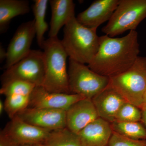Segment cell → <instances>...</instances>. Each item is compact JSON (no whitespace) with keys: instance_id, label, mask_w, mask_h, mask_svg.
Instances as JSON below:
<instances>
[{"instance_id":"cell-1","label":"cell","mask_w":146,"mask_h":146,"mask_svg":"<svg viewBox=\"0 0 146 146\" xmlns=\"http://www.w3.org/2000/svg\"><path fill=\"white\" fill-rule=\"evenodd\" d=\"M140 52L138 33L131 31L119 38L100 36L96 54L88 66L95 72L111 78L125 72L134 64Z\"/></svg>"},{"instance_id":"cell-2","label":"cell","mask_w":146,"mask_h":146,"mask_svg":"<svg viewBox=\"0 0 146 146\" xmlns=\"http://www.w3.org/2000/svg\"><path fill=\"white\" fill-rule=\"evenodd\" d=\"M96 28H91L80 24L76 16L64 27L63 48L69 58L89 64L96 54L100 44Z\"/></svg>"},{"instance_id":"cell-3","label":"cell","mask_w":146,"mask_h":146,"mask_svg":"<svg viewBox=\"0 0 146 146\" xmlns=\"http://www.w3.org/2000/svg\"><path fill=\"white\" fill-rule=\"evenodd\" d=\"M43 49L45 72L42 87L52 93L70 94L67 69L68 56L61 40L58 36L49 37Z\"/></svg>"},{"instance_id":"cell-4","label":"cell","mask_w":146,"mask_h":146,"mask_svg":"<svg viewBox=\"0 0 146 146\" xmlns=\"http://www.w3.org/2000/svg\"><path fill=\"white\" fill-rule=\"evenodd\" d=\"M108 85L126 101L141 109L146 89V56H138L130 68L110 78Z\"/></svg>"},{"instance_id":"cell-5","label":"cell","mask_w":146,"mask_h":146,"mask_svg":"<svg viewBox=\"0 0 146 146\" xmlns=\"http://www.w3.org/2000/svg\"><path fill=\"white\" fill-rule=\"evenodd\" d=\"M146 18V0H121L102 31L114 37L129 31H136Z\"/></svg>"},{"instance_id":"cell-6","label":"cell","mask_w":146,"mask_h":146,"mask_svg":"<svg viewBox=\"0 0 146 146\" xmlns=\"http://www.w3.org/2000/svg\"><path fill=\"white\" fill-rule=\"evenodd\" d=\"M70 94L92 99L108 86L110 78L99 74L85 64L69 58L68 69Z\"/></svg>"},{"instance_id":"cell-7","label":"cell","mask_w":146,"mask_h":146,"mask_svg":"<svg viewBox=\"0 0 146 146\" xmlns=\"http://www.w3.org/2000/svg\"><path fill=\"white\" fill-rule=\"evenodd\" d=\"M44 56L40 50H31L28 54L6 69L1 76L2 84L13 80H20L42 86L45 77Z\"/></svg>"},{"instance_id":"cell-8","label":"cell","mask_w":146,"mask_h":146,"mask_svg":"<svg viewBox=\"0 0 146 146\" xmlns=\"http://www.w3.org/2000/svg\"><path fill=\"white\" fill-rule=\"evenodd\" d=\"M36 35L34 20L23 23L18 27L6 50L5 69L10 68L28 54Z\"/></svg>"},{"instance_id":"cell-9","label":"cell","mask_w":146,"mask_h":146,"mask_svg":"<svg viewBox=\"0 0 146 146\" xmlns=\"http://www.w3.org/2000/svg\"><path fill=\"white\" fill-rule=\"evenodd\" d=\"M16 116L32 125L51 131L66 127V111L62 110L27 108Z\"/></svg>"},{"instance_id":"cell-10","label":"cell","mask_w":146,"mask_h":146,"mask_svg":"<svg viewBox=\"0 0 146 146\" xmlns=\"http://www.w3.org/2000/svg\"><path fill=\"white\" fill-rule=\"evenodd\" d=\"M1 131L21 145L44 143L51 131L32 125L16 116L7 124Z\"/></svg>"},{"instance_id":"cell-11","label":"cell","mask_w":146,"mask_h":146,"mask_svg":"<svg viewBox=\"0 0 146 146\" xmlns=\"http://www.w3.org/2000/svg\"><path fill=\"white\" fill-rule=\"evenodd\" d=\"M84 97L72 94L52 93L42 86H36L30 96L28 108H45L67 110L72 105Z\"/></svg>"},{"instance_id":"cell-12","label":"cell","mask_w":146,"mask_h":146,"mask_svg":"<svg viewBox=\"0 0 146 146\" xmlns=\"http://www.w3.org/2000/svg\"><path fill=\"white\" fill-rule=\"evenodd\" d=\"M98 118L92 100L83 99L72 105L66 110V127L78 134Z\"/></svg>"},{"instance_id":"cell-13","label":"cell","mask_w":146,"mask_h":146,"mask_svg":"<svg viewBox=\"0 0 146 146\" xmlns=\"http://www.w3.org/2000/svg\"><path fill=\"white\" fill-rule=\"evenodd\" d=\"M121 0H96L80 13L77 20L84 26L98 29L102 24L108 21Z\"/></svg>"},{"instance_id":"cell-14","label":"cell","mask_w":146,"mask_h":146,"mask_svg":"<svg viewBox=\"0 0 146 146\" xmlns=\"http://www.w3.org/2000/svg\"><path fill=\"white\" fill-rule=\"evenodd\" d=\"M99 118L114 122L120 108L127 102L109 85L92 99Z\"/></svg>"},{"instance_id":"cell-15","label":"cell","mask_w":146,"mask_h":146,"mask_svg":"<svg viewBox=\"0 0 146 146\" xmlns=\"http://www.w3.org/2000/svg\"><path fill=\"white\" fill-rule=\"evenodd\" d=\"M112 133L111 123L98 118L77 134L82 146H107Z\"/></svg>"},{"instance_id":"cell-16","label":"cell","mask_w":146,"mask_h":146,"mask_svg":"<svg viewBox=\"0 0 146 146\" xmlns=\"http://www.w3.org/2000/svg\"><path fill=\"white\" fill-rule=\"evenodd\" d=\"M49 3L52 16L48 36L56 37L60 29L75 16V4L72 0H50Z\"/></svg>"},{"instance_id":"cell-17","label":"cell","mask_w":146,"mask_h":146,"mask_svg":"<svg viewBox=\"0 0 146 146\" xmlns=\"http://www.w3.org/2000/svg\"><path fill=\"white\" fill-rule=\"evenodd\" d=\"M30 10L29 3L26 0H1V33L7 31L11 19L16 16L27 14Z\"/></svg>"},{"instance_id":"cell-18","label":"cell","mask_w":146,"mask_h":146,"mask_svg":"<svg viewBox=\"0 0 146 146\" xmlns=\"http://www.w3.org/2000/svg\"><path fill=\"white\" fill-rule=\"evenodd\" d=\"M48 1V0H35L33 6L36 40L38 46L42 49L43 48L46 41L44 35L48 29V25L45 20Z\"/></svg>"},{"instance_id":"cell-19","label":"cell","mask_w":146,"mask_h":146,"mask_svg":"<svg viewBox=\"0 0 146 146\" xmlns=\"http://www.w3.org/2000/svg\"><path fill=\"white\" fill-rule=\"evenodd\" d=\"M111 125L113 132L134 140H146V128L141 121H115Z\"/></svg>"},{"instance_id":"cell-20","label":"cell","mask_w":146,"mask_h":146,"mask_svg":"<svg viewBox=\"0 0 146 146\" xmlns=\"http://www.w3.org/2000/svg\"><path fill=\"white\" fill-rule=\"evenodd\" d=\"M44 143L48 146H82L78 135L67 127L51 131Z\"/></svg>"},{"instance_id":"cell-21","label":"cell","mask_w":146,"mask_h":146,"mask_svg":"<svg viewBox=\"0 0 146 146\" xmlns=\"http://www.w3.org/2000/svg\"><path fill=\"white\" fill-rule=\"evenodd\" d=\"M36 86L26 82L13 80L2 84L0 94L6 97L15 95L30 96Z\"/></svg>"},{"instance_id":"cell-22","label":"cell","mask_w":146,"mask_h":146,"mask_svg":"<svg viewBox=\"0 0 146 146\" xmlns=\"http://www.w3.org/2000/svg\"><path fill=\"white\" fill-rule=\"evenodd\" d=\"M29 101L30 96L15 95L6 97L4 102L5 111L11 119L29 107Z\"/></svg>"},{"instance_id":"cell-23","label":"cell","mask_w":146,"mask_h":146,"mask_svg":"<svg viewBox=\"0 0 146 146\" xmlns=\"http://www.w3.org/2000/svg\"><path fill=\"white\" fill-rule=\"evenodd\" d=\"M142 111L136 106L126 102L120 108L116 116L115 121L133 122L141 121Z\"/></svg>"},{"instance_id":"cell-24","label":"cell","mask_w":146,"mask_h":146,"mask_svg":"<svg viewBox=\"0 0 146 146\" xmlns=\"http://www.w3.org/2000/svg\"><path fill=\"white\" fill-rule=\"evenodd\" d=\"M107 146H146V140H136L113 132Z\"/></svg>"},{"instance_id":"cell-25","label":"cell","mask_w":146,"mask_h":146,"mask_svg":"<svg viewBox=\"0 0 146 146\" xmlns=\"http://www.w3.org/2000/svg\"><path fill=\"white\" fill-rule=\"evenodd\" d=\"M17 143L1 131L0 133V146H19Z\"/></svg>"},{"instance_id":"cell-26","label":"cell","mask_w":146,"mask_h":146,"mask_svg":"<svg viewBox=\"0 0 146 146\" xmlns=\"http://www.w3.org/2000/svg\"><path fill=\"white\" fill-rule=\"evenodd\" d=\"M7 57V51L5 50L2 46L0 47V61L2 62L5 60H6Z\"/></svg>"},{"instance_id":"cell-27","label":"cell","mask_w":146,"mask_h":146,"mask_svg":"<svg viewBox=\"0 0 146 146\" xmlns=\"http://www.w3.org/2000/svg\"><path fill=\"white\" fill-rule=\"evenodd\" d=\"M141 109V110H146V89L143 97V103Z\"/></svg>"},{"instance_id":"cell-28","label":"cell","mask_w":146,"mask_h":146,"mask_svg":"<svg viewBox=\"0 0 146 146\" xmlns=\"http://www.w3.org/2000/svg\"><path fill=\"white\" fill-rule=\"evenodd\" d=\"M142 116L141 122L146 128V110H142Z\"/></svg>"},{"instance_id":"cell-29","label":"cell","mask_w":146,"mask_h":146,"mask_svg":"<svg viewBox=\"0 0 146 146\" xmlns=\"http://www.w3.org/2000/svg\"><path fill=\"white\" fill-rule=\"evenodd\" d=\"M4 110H5L4 103L1 100H0V114H2Z\"/></svg>"},{"instance_id":"cell-30","label":"cell","mask_w":146,"mask_h":146,"mask_svg":"<svg viewBox=\"0 0 146 146\" xmlns=\"http://www.w3.org/2000/svg\"><path fill=\"white\" fill-rule=\"evenodd\" d=\"M36 146H48V145H46L45 143H39L36 144Z\"/></svg>"},{"instance_id":"cell-31","label":"cell","mask_w":146,"mask_h":146,"mask_svg":"<svg viewBox=\"0 0 146 146\" xmlns=\"http://www.w3.org/2000/svg\"><path fill=\"white\" fill-rule=\"evenodd\" d=\"M19 146H36V145H32V144H25V145H21Z\"/></svg>"}]
</instances>
